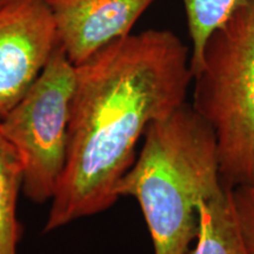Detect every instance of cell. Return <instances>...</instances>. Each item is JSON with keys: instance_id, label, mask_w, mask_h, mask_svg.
Listing matches in <instances>:
<instances>
[{"instance_id": "cell-9", "label": "cell", "mask_w": 254, "mask_h": 254, "mask_svg": "<svg viewBox=\"0 0 254 254\" xmlns=\"http://www.w3.org/2000/svg\"><path fill=\"white\" fill-rule=\"evenodd\" d=\"M250 0H183L187 28L192 40L190 69L199 67L202 52L209 37L226 24L237 9Z\"/></svg>"}, {"instance_id": "cell-7", "label": "cell", "mask_w": 254, "mask_h": 254, "mask_svg": "<svg viewBox=\"0 0 254 254\" xmlns=\"http://www.w3.org/2000/svg\"><path fill=\"white\" fill-rule=\"evenodd\" d=\"M189 254H251L241 236L231 190L201 202L195 245Z\"/></svg>"}, {"instance_id": "cell-1", "label": "cell", "mask_w": 254, "mask_h": 254, "mask_svg": "<svg viewBox=\"0 0 254 254\" xmlns=\"http://www.w3.org/2000/svg\"><path fill=\"white\" fill-rule=\"evenodd\" d=\"M189 49L168 30L128 34L75 66L67 163L44 232L106 211L152 123L186 103Z\"/></svg>"}, {"instance_id": "cell-2", "label": "cell", "mask_w": 254, "mask_h": 254, "mask_svg": "<svg viewBox=\"0 0 254 254\" xmlns=\"http://www.w3.org/2000/svg\"><path fill=\"white\" fill-rule=\"evenodd\" d=\"M226 190L213 131L185 103L147 127L140 153L116 193L140 206L154 254H189L200 205Z\"/></svg>"}, {"instance_id": "cell-8", "label": "cell", "mask_w": 254, "mask_h": 254, "mask_svg": "<svg viewBox=\"0 0 254 254\" xmlns=\"http://www.w3.org/2000/svg\"><path fill=\"white\" fill-rule=\"evenodd\" d=\"M23 192L20 158L0 128V254H18L23 225L18 218V200Z\"/></svg>"}, {"instance_id": "cell-5", "label": "cell", "mask_w": 254, "mask_h": 254, "mask_svg": "<svg viewBox=\"0 0 254 254\" xmlns=\"http://www.w3.org/2000/svg\"><path fill=\"white\" fill-rule=\"evenodd\" d=\"M58 46L46 0L0 6V120L30 90Z\"/></svg>"}, {"instance_id": "cell-10", "label": "cell", "mask_w": 254, "mask_h": 254, "mask_svg": "<svg viewBox=\"0 0 254 254\" xmlns=\"http://www.w3.org/2000/svg\"><path fill=\"white\" fill-rule=\"evenodd\" d=\"M241 236L251 254H254V187L231 190Z\"/></svg>"}, {"instance_id": "cell-11", "label": "cell", "mask_w": 254, "mask_h": 254, "mask_svg": "<svg viewBox=\"0 0 254 254\" xmlns=\"http://www.w3.org/2000/svg\"><path fill=\"white\" fill-rule=\"evenodd\" d=\"M9 1H13V0H0V6L7 4V2H9Z\"/></svg>"}, {"instance_id": "cell-3", "label": "cell", "mask_w": 254, "mask_h": 254, "mask_svg": "<svg viewBox=\"0 0 254 254\" xmlns=\"http://www.w3.org/2000/svg\"><path fill=\"white\" fill-rule=\"evenodd\" d=\"M192 107L213 131L225 189L254 187V0L209 37Z\"/></svg>"}, {"instance_id": "cell-6", "label": "cell", "mask_w": 254, "mask_h": 254, "mask_svg": "<svg viewBox=\"0 0 254 254\" xmlns=\"http://www.w3.org/2000/svg\"><path fill=\"white\" fill-rule=\"evenodd\" d=\"M155 0H46L58 44L75 66L131 34Z\"/></svg>"}, {"instance_id": "cell-4", "label": "cell", "mask_w": 254, "mask_h": 254, "mask_svg": "<svg viewBox=\"0 0 254 254\" xmlns=\"http://www.w3.org/2000/svg\"><path fill=\"white\" fill-rule=\"evenodd\" d=\"M75 65L57 46L43 72L0 120L23 167V193L32 202L51 201L58 190L69 146Z\"/></svg>"}]
</instances>
